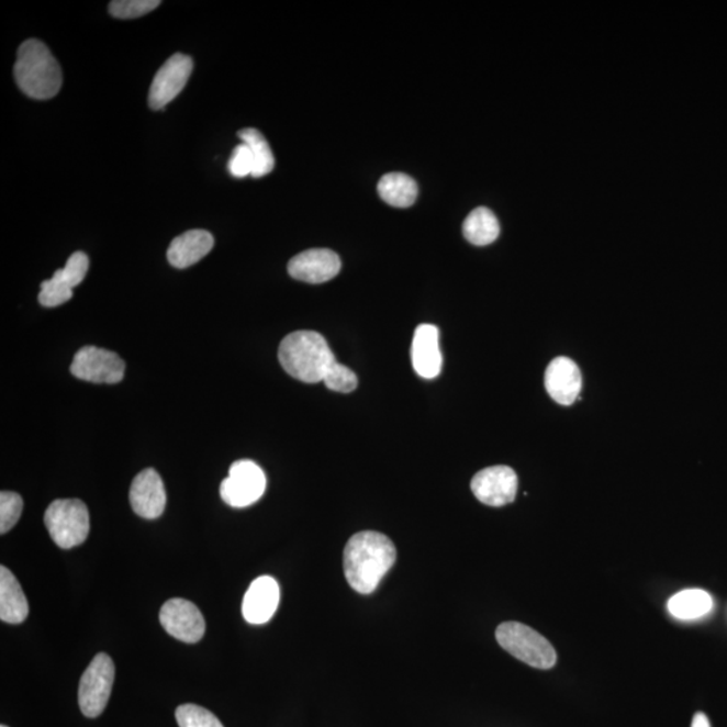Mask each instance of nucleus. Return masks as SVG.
<instances>
[{"label":"nucleus","instance_id":"obj_1","mask_svg":"<svg viewBox=\"0 0 727 727\" xmlns=\"http://www.w3.org/2000/svg\"><path fill=\"white\" fill-rule=\"evenodd\" d=\"M396 562V548L389 536L362 532L351 536L344 550V573L349 586L371 594Z\"/></svg>","mask_w":727,"mask_h":727},{"label":"nucleus","instance_id":"obj_2","mask_svg":"<svg viewBox=\"0 0 727 727\" xmlns=\"http://www.w3.org/2000/svg\"><path fill=\"white\" fill-rule=\"evenodd\" d=\"M278 356L290 377L307 384L324 381L337 362L324 336L312 331H298L284 337Z\"/></svg>","mask_w":727,"mask_h":727},{"label":"nucleus","instance_id":"obj_3","mask_svg":"<svg viewBox=\"0 0 727 727\" xmlns=\"http://www.w3.org/2000/svg\"><path fill=\"white\" fill-rule=\"evenodd\" d=\"M14 76L18 87L29 98H55L63 86V71L49 47L38 40H27L18 51Z\"/></svg>","mask_w":727,"mask_h":727},{"label":"nucleus","instance_id":"obj_4","mask_svg":"<svg viewBox=\"0 0 727 727\" xmlns=\"http://www.w3.org/2000/svg\"><path fill=\"white\" fill-rule=\"evenodd\" d=\"M496 639L512 657L534 669L550 670L557 663V652L544 636L522 623H504L496 630Z\"/></svg>","mask_w":727,"mask_h":727},{"label":"nucleus","instance_id":"obj_5","mask_svg":"<svg viewBox=\"0 0 727 727\" xmlns=\"http://www.w3.org/2000/svg\"><path fill=\"white\" fill-rule=\"evenodd\" d=\"M45 524L53 541L64 550L85 544L89 534L87 505L77 499L56 500L45 514Z\"/></svg>","mask_w":727,"mask_h":727},{"label":"nucleus","instance_id":"obj_6","mask_svg":"<svg viewBox=\"0 0 727 727\" xmlns=\"http://www.w3.org/2000/svg\"><path fill=\"white\" fill-rule=\"evenodd\" d=\"M115 666L107 653H98L82 673L79 685V705L88 718H97L110 701Z\"/></svg>","mask_w":727,"mask_h":727},{"label":"nucleus","instance_id":"obj_7","mask_svg":"<svg viewBox=\"0 0 727 727\" xmlns=\"http://www.w3.org/2000/svg\"><path fill=\"white\" fill-rule=\"evenodd\" d=\"M266 486V474L259 465L241 460L231 465L230 476L220 485V494L234 508H246L264 496Z\"/></svg>","mask_w":727,"mask_h":727},{"label":"nucleus","instance_id":"obj_8","mask_svg":"<svg viewBox=\"0 0 727 727\" xmlns=\"http://www.w3.org/2000/svg\"><path fill=\"white\" fill-rule=\"evenodd\" d=\"M126 363L115 351L97 347L81 348L74 357L70 372L75 378L98 384H115L122 381Z\"/></svg>","mask_w":727,"mask_h":727},{"label":"nucleus","instance_id":"obj_9","mask_svg":"<svg viewBox=\"0 0 727 727\" xmlns=\"http://www.w3.org/2000/svg\"><path fill=\"white\" fill-rule=\"evenodd\" d=\"M192 70V58L181 55V53L171 56L154 77L150 93H148V104L152 109L159 111L171 103L188 85Z\"/></svg>","mask_w":727,"mask_h":727},{"label":"nucleus","instance_id":"obj_10","mask_svg":"<svg viewBox=\"0 0 727 727\" xmlns=\"http://www.w3.org/2000/svg\"><path fill=\"white\" fill-rule=\"evenodd\" d=\"M164 629L175 639L194 644L205 634V619L193 602L175 599L165 602L159 613Z\"/></svg>","mask_w":727,"mask_h":727},{"label":"nucleus","instance_id":"obj_11","mask_svg":"<svg viewBox=\"0 0 727 727\" xmlns=\"http://www.w3.org/2000/svg\"><path fill=\"white\" fill-rule=\"evenodd\" d=\"M517 476L514 469L499 465L480 470L473 477L472 492L479 502L490 506L511 504L516 499Z\"/></svg>","mask_w":727,"mask_h":727},{"label":"nucleus","instance_id":"obj_12","mask_svg":"<svg viewBox=\"0 0 727 727\" xmlns=\"http://www.w3.org/2000/svg\"><path fill=\"white\" fill-rule=\"evenodd\" d=\"M289 273L301 282L320 284L329 282L342 270V260L326 248L307 249L290 260Z\"/></svg>","mask_w":727,"mask_h":727},{"label":"nucleus","instance_id":"obj_13","mask_svg":"<svg viewBox=\"0 0 727 727\" xmlns=\"http://www.w3.org/2000/svg\"><path fill=\"white\" fill-rule=\"evenodd\" d=\"M166 499L164 481L157 470L145 469L135 477L130 490V503L136 515L148 521L159 517L164 514Z\"/></svg>","mask_w":727,"mask_h":727},{"label":"nucleus","instance_id":"obj_14","mask_svg":"<svg viewBox=\"0 0 727 727\" xmlns=\"http://www.w3.org/2000/svg\"><path fill=\"white\" fill-rule=\"evenodd\" d=\"M545 385L560 406H571L582 391V373L569 357H557L546 369Z\"/></svg>","mask_w":727,"mask_h":727},{"label":"nucleus","instance_id":"obj_15","mask_svg":"<svg viewBox=\"0 0 727 727\" xmlns=\"http://www.w3.org/2000/svg\"><path fill=\"white\" fill-rule=\"evenodd\" d=\"M279 585L272 577L256 578L243 599V617L254 625L270 622L279 605Z\"/></svg>","mask_w":727,"mask_h":727},{"label":"nucleus","instance_id":"obj_16","mask_svg":"<svg viewBox=\"0 0 727 727\" xmlns=\"http://www.w3.org/2000/svg\"><path fill=\"white\" fill-rule=\"evenodd\" d=\"M411 359L415 372L423 379L437 378L443 369V354L439 348V329L430 324L416 327L411 348Z\"/></svg>","mask_w":727,"mask_h":727},{"label":"nucleus","instance_id":"obj_17","mask_svg":"<svg viewBox=\"0 0 727 727\" xmlns=\"http://www.w3.org/2000/svg\"><path fill=\"white\" fill-rule=\"evenodd\" d=\"M214 238L210 232L193 230L184 232L171 242L168 249L170 265L176 268H188L205 258L212 251Z\"/></svg>","mask_w":727,"mask_h":727},{"label":"nucleus","instance_id":"obj_18","mask_svg":"<svg viewBox=\"0 0 727 727\" xmlns=\"http://www.w3.org/2000/svg\"><path fill=\"white\" fill-rule=\"evenodd\" d=\"M29 616L25 593L15 575L8 568H0V619L8 624H21Z\"/></svg>","mask_w":727,"mask_h":727},{"label":"nucleus","instance_id":"obj_19","mask_svg":"<svg viewBox=\"0 0 727 727\" xmlns=\"http://www.w3.org/2000/svg\"><path fill=\"white\" fill-rule=\"evenodd\" d=\"M380 199L395 208H410L418 199V184L403 172H390L380 178L378 184Z\"/></svg>","mask_w":727,"mask_h":727},{"label":"nucleus","instance_id":"obj_20","mask_svg":"<svg viewBox=\"0 0 727 727\" xmlns=\"http://www.w3.org/2000/svg\"><path fill=\"white\" fill-rule=\"evenodd\" d=\"M462 232L465 238L473 246H490L500 235L496 214L488 208H477L465 219Z\"/></svg>","mask_w":727,"mask_h":727},{"label":"nucleus","instance_id":"obj_21","mask_svg":"<svg viewBox=\"0 0 727 727\" xmlns=\"http://www.w3.org/2000/svg\"><path fill=\"white\" fill-rule=\"evenodd\" d=\"M713 607L711 594L703 590H683V592L673 595L669 602V609L672 616L682 619H693L705 616Z\"/></svg>","mask_w":727,"mask_h":727},{"label":"nucleus","instance_id":"obj_22","mask_svg":"<svg viewBox=\"0 0 727 727\" xmlns=\"http://www.w3.org/2000/svg\"><path fill=\"white\" fill-rule=\"evenodd\" d=\"M238 138L249 147L254 157V178L265 177L276 168V158L265 135L256 128H244L238 133Z\"/></svg>","mask_w":727,"mask_h":727},{"label":"nucleus","instance_id":"obj_23","mask_svg":"<svg viewBox=\"0 0 727 727\" xmlns=\"http://www.w3.org/2000/svg\"><path fill=\"white\" fill-rule=\"evenodd\" d=\"M176 718L180 727H224L216 715L192 703L178 707Z\"/></svg>","mask_w":727,"mask_h":727},{"label":"nucleus","instance_id":"obj_24","mask_svg":"<svg viewBox=\"0 0 727 727\" xmlns=\"http://www.w3.org/2000/svg\"><path fill=\"white\" fill-rule=\"evenodd\" d=\"M88 268V256L85 253H75L74 255H70L67 265H65L64 268H59V270H57L53 277L74 290L76 286H79L82 280H85Z\"/></svg>","mask_w":727,"mask_h":727},{"label":"nucleus","instance_id":"obj_25","mask_svg":"<svg viewBox=\"0 0 727 727\" xmlns=\"http://www.w3.org/2000/svg\"><path fill=\"white\" fill-rule=\"evenodd\" d=\"M158 5L159 0H113L110 3V14L119 20H135L152 13Z\"/></svg>","mask_w":727,"mask_h":727},{"label":"nucleus","instance_id":"obj_26","mask_svg":"<svg viewBox=\"0 0 727 727\" xmlns=\"http://www.w3.org/2000/svg\"><path fill=\"white\" fill-rule=\"evenodd\" d=\"M23 500L14 492L0 493V534L9 533L20 521Z\"/></svg>","mask_w":727,"mask_h":727},{"label":"nucleus","instance_id":"obj_27","mask_svg":"<svg viewBox=\"0 0 727 727\" xmlns=\"http://www.w3.org/2000/svg\"><path fill=\"white\" fill-rule=\"evenodd\" d=\"M71 297H74V291L68 286L59 282L55 277H52L44 280L43 284H41L38 300L41 305L45 307H56L70 301Z\"/></svg>","mask_w":727,"mask_h":727},{"label":"nucleus","instance_id":"obj_28","mask_svg":"<svg viewBox=\"0 0 727 727\" xmlns=\"http://www.w3.org/2000/svg\"><path fill=\"white\" fill-rule=\"evenodd\" d=\"M324 383L331 391L349 393L354 392L359 384L356 373L343 363L336 362L327 372Z\"/></svg>","mask_w":727,"mask_h":727},{"label":"nucleus","instance_id":"obj_29","mask_svg":"<svg viewBox=\"0 0 727 727\" xmlns=\"http://www.w3.org/2000/svg\"><path fill=\"white\" fill-rule=\"evenodd\" d=\"M228 170L232 176L235 178H244L247 176H253L254 171V157L251 150L247 145H238L234 153H232Z\"/></svg>","mask_w":727,"mask_h":727},{"label":"nucleus","instance_id":"obj_30","mask_svg":"<svg viewBox=\"0 0 727 727\" xmlns=\"http://www.w3.org/2000/svg\"><path fill=\"white\" fill-rule=\"evenodd\" d=\"M691 727H711V723H708L705 714L698 713L695 715L693 726Z\"/></svg>","mask_w":727,"mask_h":727},{"label":"nucleus","instance_id":"obj_31","mask_svg":"<svg viewBox=\"0 0 727 727\" xmlns=\"http://www.w3.org/2000/svg\"><path fill=\"white\" fill-rule=\"evenodd\" d=\"M0 727H9V726L2 725V726H0Z\"/></svg>","mask_w":727,"mask_h":727}]
</instances>
